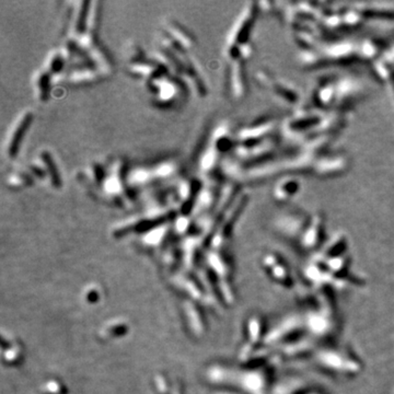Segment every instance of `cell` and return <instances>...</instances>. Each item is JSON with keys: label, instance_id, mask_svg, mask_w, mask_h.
Masks as SVG:
<instances>
[{"label": "cell", "instance_id": "obj_11", "mask_svg": "<svg viewBox=\"0 0 394 394\" xmlns=\"http://www.w3.org/2000/svg\"><path fill=\"white\" fill-rule=\"evenodd\" d=\"M243 62L230 65L229 70V89L234 100H240L246 93V77Z\"/></svg>", "mask_w": 394, "mask_h": 394}, {"label": "cell", "instance_id": "obj_4", "mask_svg": "<svg viewBox=\"0 0 394 394\" xmlns=\"http://www.w3.org/2000/svg\"><path fill=\"white\" fill-rule=\"evenodd\" d=\"M148 92L152 95V101L157 106H170L176 102L182 91L178 78L166 75L146 80Z\"/></svg>", "mask_w": 394, "mask_h": 394}, {"label": "cell", "instance_id": "obj_10", "mask_svg": "<svg viewBox=\"0 0 394 394\" xmlns=\"http://www.w3.org/2000/svg\"><path fill=\"white\" fill-rule=\"evenodd\" d=\"M301 188V183L297 176L285 175L275 184L273 188V197L276 202L286 203L292 200Z\"/></svg>", "mask_w": 394, "mask_h": 394}, {"label": "cell", "instance_id": "obj_8", "mask_svg": "<svg viewBox=\"0 0 394 394\" xmlns=\"http://www.w3.org/2000/svg\"><path fill=\"white\" fill-rule=\"evenodd\" d=\"M258 81L262 86L268 89L272 95H274L279 101L287 104H292L297 106L300 101L299 92L288 82L279 80L266 71H260L257 73Z\"/></svg>", "mask_w": 394, "mask_h": 394}, {"label": "cell", "instance_id": "obj_7", "mask_svg": "<svg viewBox=\"0 0 394 394\" xmlns=\"http://www.w3.org/2000/svg\"><path fill=\"white\" fill-rule=\"evenodd\" d=\"M28 170L33 178L41 181L48 180L52 187L61 188V174L52 154L47 150L41 151L37 154V157L30 163Z\"/></svg>", "mask_w": 394, "mask_h": 394}, {"label": "cell", "instance_id": "obj_3", "mask_svg": "<svg viewBox=\"0 0 394 394\" xmlns=\"http://www.w3.org/2000/svg\"><path fill=\"white\" fill-rule=\"evenodd\" d=\"M176 172L178 164L175 161H163L151 168L138 167L128 172L127 183L130 190H135L138 187L142 188L151 185L162 180H168Z\"/></svg>", "mask_w": 394, "mask_h": 394}, {"label": "cell", "instance_id": "obj_5", "mask_svg": "<svg viewBox=\"0 0 394 394\" xmlns=\"http://www.w3.org/2000/svg\"><path fill=\"white\" fill-rule=\"evenodd\" d=\"M259 8L257 4H249L235 21L233 28L229 33L226 46L243 47L249 45L251 33L254 28V23L258 15Z\"/></svg>", "mask_w": 394, "mask_h": 394}, {"label": "cell", "instance_id": "obj_13", "mask_svg": "<svg viewBox=\"0 0 394 394\" xmlns=\"http://www.w3.org/2000/svg\"><path fill=\"white\" fill-rule=\"evenodd\" d=\"M264 263L273 279L284 285H290V273L288 268L285 265V263L282 261V259H279L274 253H272L270 255H267L265 258Z\"/></svg>", "mask_w": 394, "mask_h": 394}, {"label": "cell", "instance_id": "obj_12", "mask_svg": "<svg viewBox=\"0 0 394 394\" xmlns=\"http://www.w3.org/2000/svg\"><path fill=\"white\" fill-rule=\"evenodd\" d=\"M52 75L44 68L36 70L33 77V88H34V95L40 102H45L49 97L52 87Z\"/></svg>", "mask_w": 394, "mask_h": 394}, {"label": "cell", "instance_id": "obj_2", "mask_svg": "<svg viewBox=\"0 0 394 394\" xmlns=\"http://www.w3.org/2000/svg\"><path fill=\"white\" fill-rule=\"evenodd\" d=\"M309 360L316 367L335 375L352 376L359 373L361 369L360 361L346 349L322 344L310 351Z\"/></svg>", "mask_w": 394, "mask_h": 394}, {"label": "cell", "instance_id": "obj_14", "mask_svg": "<svg viewBox=\"0 0 394 394\" xmlns=\"http://www.w3.org/2000/svg\"><path fill=\"white\" fill-rule=\"evenodd\" d=\"M32 182H33V176L31 175L29 170L15 169L11 171L7 176L8 186L14 188V190H20V188L27 187Z\"/></svg>", "mask_w": 394, "mask_h": 394}, {"label": "cell", "instance_id": "obj_1", "mask_svg": "<svg viewBox=\"0 0 394 394\" xmlns=\"http://www.w3.org/2000/svg\"><path fill=\"white\" fill-rule=\"evenodd\" d=\"M348 266L347 240L340 232L310 259L303 268V275L307 282L318 289H321L322 287L326 288L328 286L342 288L348 283H351L349 282V277L346 276Z\"/></svg>", "mask_w": 394, "mask_h": 394}, {"label": "cell", "instance_id": "obj_6", "mask_svg": "<svg viewBox=\"0 0 394 394\" xmlns=\"http://www.w3.org/2000/svg\"><path fill=\"white\" fill-rule=\"evenodd\" d=\"M33 116L34 115L32 111L24 110L14 121L5 142V154L7 159L13 160L18 155L23 139L32 124Z\"/></svg>", "mask_w": 394, "mask_h": 394}, {"label": "cell", "instance_id": "obj_9", "mask_svg": "<svg viewBox=\"0 0 394 394\" xmlns=\"http://www.w3.org/2000/svg\"><path fill=\"white\" fill-rule=\"evenodd\" d=\"M104 77H106L104 75V72H102L97 67L92 65H85V66H79V67H73L72 69H69L64 75V78L67 80L69 84H72V85L91 84V82H94Z\"/></svg>", "mask_w": 394, "mask_h": 394}]
</instances>
